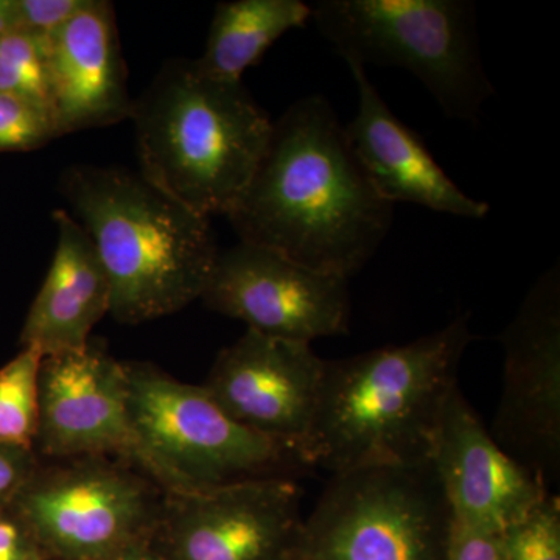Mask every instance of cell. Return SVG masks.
Instances as JSON below:
<instances>
[{
    "label": "cell",
    "mask_w": 560,
    "mask_h": 560,
    "mask_svg": "<svg viewBox=\"0 0 560 560\" xmlns=\"http://www.w3.org/2000/svg\"><path fill=\"white\" fill-rule=\"evenodd\" d=\"M139 173L212 219L234 209L259 167L272 124L242 80L173 58L132 101Z\"/></svg>",
    "instance_id": "277c9868"
},
{
    "label": "cell",
    "mask_w": 560,
    "mask_h": 560,
    "mask_svg": "<svg viewBox=\"0 0 560 560\" xmlns=\"http://www.w3.org/2000/svg\"><path fill=\"white\" fill-rule=\"evenodd\" d=\"M44 357L33 348L0 370V444L35 451L39 419V370Z\"/></svg>",
    "instance_id": "d6986e66"
},
{
    "label": "cell",
    "mask_w": 560,
    "mask_h": 560,
    "mask_svg": "<svg viewBox=\"0 0 560 560\" xmlns=\"http://www.w3.org/2000/svg\"><path fill=\"white\" fill-rule=\"evenodd\" d=\"M0 560H39L31 530L11 506L0 511Z\"/></svg>",
    "instance_id": "484cf974"
},
{
    "label": "cell",
    "mask_w": 560,
    "mask_h": 560,
    "mask_svg": "<svg viewBox=\"0 0 560 560\" xmlns=\"http://www.w3.org/2000/svg\"><path fill=\"white\" fill-rule=\"evenodd\" d=\"M452 510L433 464L331 475L294 560H445Z\"/></svg>",
    "instance_id": "52a82bcc"
},
{
    "label": "cell",
    "mask_w": 560,
    "mask_h": 560,
    "mask_svg": "<svg viewBox=\"0 0 560 560\" xmlns=\"http://www.w3.org/2000/svg\"><path fill=\"white\" fill-rule=\"evenodd\" d=\"M301 493L289 478L165 493L153 536L165 560H294Z\"/></svg>",
    "instance_id": "8fae6325"
},
{
    "label": "cell",
    "mask_w": 560,
    "mask_h": 560,
    "mask_svg": "<svg viewBox=\"0 0 560 560\" xmlns=\"http://www.w3.org/2000/svg\"><path fill=\"white\" fill-rule=\"evenodd\" d=\"M149 544L150 539L136 541L109 560H165L158 552L150 550Z\"/></svg>",
    "instance_id": "4316f807"
},
{
    "label": "cell",
    "mask_w": 560,
    "mask_h": 560,
    "mask_svg": "<svg viewBox=\"0 0 560 560\" xmlns=\"http://www.w3.org/2000/svg\"><path fill=\"white\" fill-rule=\"evenodd\" d=\"M241 242L349 280L390 230L394 206L372 187L323 95L275 120L259 167L226 215Z\"/></svg>",
    "instance_id": "6da1fadb"
},
{
    "label": "cell",
    "mask_w": 560,
    "mask_h": 560,
    "mask_svg": "<svg viewBox=\"0 0 560 560\" xmlns=\"http://www.w3.org/2000/svg\"><path fill=\"white\" fill-rule=\"evenodd\" d=\"M324 364L311 345L246 330L221 350L202 386L232 419L305 459Z\"/></svg>",
    "instance_id": "4fadbf2b"
},
{
    "label": "cell",
    "mask_w": 560,
    "mask_h": 560,
    "mask_svg": "<svg viewBox=\"0 0 560 560\" xmlns=\"http://www.w3.org/2000/svg\"><path fill=\"white\" fill-rule=\"evenodd\" d=\"M349 280L238 242L220 250L200 300L265 337L312 345L348 334Z\"/></svg>",
    "instance_id": "30bf717a"
},
{
    "label": "cell",
    "mask_w": 560,
    "mask_h": 560,
    "mask_svg": "<svg viewBox=\"0 0 560 560\" xmlns=\"http://www.w3.org/2000/svg\"><path fill=\"white\" fill-rule=\"evenodd\" d=\"M86 3L88 0H14L18 31L46 38L72 20Z\"/></svg>",
    "instance_id": "603a6c76"
},
{
    "label": "cell",
    "mask_w": 560,
    "mask_h": 560,
    "mask_svg": "<svg viewBox=\"0 0 560 560\" xmlns=\"http://www.w3.org/2000/svg\"><path fill=\"white\" fill-rule=\"evenodd\" d=\"M132 427L165 493H190L305 474L300 453L246 429L205 386L173 378L150 363H125Z\"/></svg>",
    "instance_id": "8992f818"
},
{
    "label": "cell",
    "mask_w": 560,
    "mask_h": 560,
    "mask_svg": "<svg viewBox=\"0 0 560 560\" xmlns=\"http://www.w3.org/2000/svg\"><path fill=\"white\" fill-rule=\"evenodd\" d=\"M13 31H18L14 0H0V38Z\"/></svg>",
    "instance_id": "83f0119b"
},
{
    "label": "cell",
    "mask_w": 560,
    "mask_h": 560,
    "mask_svg": "<svg viewBox=\"0 0 560 560\" xmlns=\"http://www.w3.org/2000/svg\"><path fill=\"white\" fill-rule=\"evenodd\" d=\"M474 338L464 315L407 345L326 360L305 444L308 466L335 475L430 463L442 411Z\"/></svg>",
    "instance_id": "7a4b0ae2"
},
{
    "label": "cell",
    "mask_w": 560,
    "mask_h": 560,
    "mask_svg": "<svg viewBox=\"0 0 560 560\" xmlns=\"http://www.w3.org/2000/svg\"><path fill=\"white\" fill-rule=\"evenodd\" d=\"M57 138L46 106L21 95L0 92V153L38 150Z\"/></svg>",
    "instance_id": "7402d4cb"
},
{
    "label": "cell",
    "mask_w": 560,
    "mask_h": 560,
    "mask_svg": "<svg viewBox=\"0 0 560 560\" xmlns=\"http://www.w3.org/2000/svg\"><path fill=\"white\" fill-rule=\"evenodd\" d=\"M312 20L345 61L410 72L448 119L478 124L495 94L470 0H319Z\"/></svg>",
    "instance_id": "5b68a950"
},
{
    "label": "cell",
    "mask_w": 560,
    "mask_h": 560,
    "mask_svg": "<svg viewBox=\"0 0 560 560\" xmlns=\"http://www.w3.org/2000/svg\"><path fill=\"white\" fill-rule=\"evenodd\" d=\"M312 21V7L301 0H234L220 2L210 22L198 65L226 80H242L259 65L276 40Z\"/></svg>",
    "instance_id": "ac0fdd59"
},
{
    "label": "cell",
    "mask_w": 560,
    "mask_h": 560,
    "mask_svg": "<svg viewBox=\"0 0 560 560\" xmlns=\"http://www.w3.org/2000/svg\"><path fill=\"white\" fill-rule=\"evenodd\" d=\"M58 238L54 260L22 327V348L40 355L79 352L110 311V283L88 232L66 210L51 213Z\"/></svg>",
    "instance_id": "e0dca14e"
},
{
    "label": "cell",
    "mask_w": 560,
    "mask_h": 560,
    "mask_svg": "<svg viewBox=\"0 0 560 560\" xmlns=\"http://www.w3.org/2000/svg\"><path fill=\"white\" fill-rule=\"evenodd\" d=\"M0 92L21 95L50 110L44 38L24 31L0 38Z\"/></svg>",
    "instance_id": "ffe728a7"
},
{
    "label": "cell",
    "mask_w": 560,
    "mask_h": 560,
    "mask_svg": "<svg viewBox=\"0 0 560 560\" xmlns=\"http://www.w3.org/2000/svg\"><path fill=\"white\" fill-rule=\"evenodd\" d=\"M506 560H560V500L548 493L522 517L501 530Z\"/></svg>",
    "instance_id": "44dd1931"
},
{
    "label": "cell",
    "mask_w": 560,
    "mask_h": 560,
    "mask_svg": "<svg viewBox=\"0 0 560 560\" xmlns=\"http://www.w3.org/2000/svg\"><path fill=\"white\" fill-rule=\"evenodd\" d=\"M58 189L101 256L117 323H149L200 300L220 253L208 217L124 167L70 165Z\"/></svg>",
    "instance_id": "3957f363"
},
{
    "label": "cell",
    "mask_w": 560,
    "mask_h": 560,
    "mask_svg": "<svg viewBox=\"0 0 560 560\" xmlns=\"http://www.w3.org/2000/svg\"><path fill=\"white\" fill-rule=\"evenodd\" d=\"M445 560H506L501 533L478 528L452 517Z\"/></svg>",
    "instance_id": "cb8c5ba5"
},
{
    "label": "cell",
    "mask_w": 560,
    "mask_h": 560,
    "mask_svg": "<svg viewBox=\"0 0 560 560\" xmlns=\"http://www.w3.org/2000/svg\"><path fill=\"white\" fill-rule=\"evenodd\" d=\"M503 390L493 419L497 444L544 478L560 471V271L550 268L500 335Z\"/></svg>",
    "instance_id": "9c48e42d"
},
{
    "label": "cell",
    "mask_w": 560,
    "mask_h": 560,
    "mask_svg": "<svg viewBox=\"0 0 560 560\" xmlns=\"http://www.w3.org/2000/svg\"><path fill=\"white\" fill-rule=\"evenodd\" d=\"M359 92V108L346 138L372 187L389 205L408 202L459 219L481 220L489 202L475 200L438 164L418 132L383 101L359 62L346 61Z\"/></svg>",
    "instance_id": "2e32d148"
},
{
    "label": "cell",
    "mask_w": 560,
    "mask_h": 560,
    "mask_svg": "<svg viewBox=\"0 0 560 560\" xmlns=\"http://www.w3.org/2000/svg\"><path fill=\"white\" fill-rule=\"evenodd\" d=\"M36 467L38 455L35 451L0 444V511L13 503Z\"/></svg>",
    "instance_id": "d4e9b609"
},
{
    "label": "cell",
    "mask_w": 560,
    "mask_h": 560,
    "mask_svg": "<svg viewBox=\"0 0 560 560\" xmlns=\"http://www.w3.org/2000/svg\"><path fill=\"white\" fill-rule=\"evenodd\" d=\"M35 453L55 460L114 455L150 478L131 422L125 363L102 342L44 357Z\"/></svg>",
    "instance_id": "7c38bea8"
},
{
    "label": "cell",
    "mask_w": 560,
    "mask_h": 560,
    "mask_svg": "<svg viewBox=\"0 0 560 560\" xmlns=\"http://www.w3.org/2000/svg\"><path fill=\"white\" fill-rule=\"evenodd\" d=\"M164 497L130 464L84 456L38 464L10 506L36 547L65 560H109L153 537Z\"/></svg>",
    "instance_id": "ba28073f"
},
{
    "label": "cell",
    "mask_w": 560,
    "mask_h": 560,
    "mask_svg": "<svg viewBox=\"0 0 560 560\" xmlns=\"http://www.w3.org/2000/svg\"><path fill=\"white\" fill-rule=\"evenodd\" d=\"M431 464L455 521L501 533L550 493L493 440L456 386L442 411Z\"/></svg>",
    "instance_id": "5bb4252c"
},
{
    "label": "cell",
    "mask_w": 560,
    "mask_h": 560,
    "mask_svg": "<svg viewBox=\"0 0 560 560\" xmlns=\"http://www.w3.org/2000/svg\"><path fill=\"white\" fill-rule=\"evenodd\" d=\"M44 47L58 138L130 119L132 98L113 3L88 0L44 38Z\"/></svg>",
    "instance_id": "9a60e30c"
}]
</instances>
